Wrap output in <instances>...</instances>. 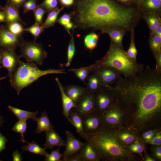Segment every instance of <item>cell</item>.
I'll use <instances>...</instances> for the list:
<instances>
[{
  "label": "cell",
  "instance_id": "4fadbf2b",
  "mask_svg": "<svg viewBox=\"0 0 161 161\" xmlns=\"http://www.w3.org/2000/svg\"><path fill=\"white\" fill-rule=\"evenodd\" d=\"M83 130L85 133L96 132L104 125L101 113L96 111L82 117Z\"/></svg>",
  "mask_w": 161,
  "mask_h": 161
},
{
  "label": "cell",
  "instance_id": "c3c4849f",
  "mask_svg": "<svg viewBox=\"0 0 161 161\" xmlns=\"http://www.w3.org/2000/svg\"><path fill=\"white\" fill-rule=\"evenodd\" d=\"M13 161H21L22 160L21 154L17 150L14 151L12 154Z\"/></svg>",
  "mask_w": 161,
  "mask_h": 161
},
{
  "label": "cell",
  "instance_id": "603a6c76",
  "mask_svg": "<svg viewBox=\"0 0 161 161\" xmlns=\"http://www.w3.org/2000/svg\"><path fill=\"white\" fill-rule=\"evenodd\" d=\"M87 80L86 88L88 91L94 94L103 86L98 76L95 72L88 76Z\"/></svg>",
  "mask_w": 161,
  "mask_h": 161
},
{
  "label": "cell",
  "instance_id": "7bdbcfd3",
  "mask_svg": "<svg viewBox=\"0 0 161 161\" xmlns=\"http://www.w3.org/2000/svg\"><path fill=\"white\" fill-rule=\"evenodd\" d=\"M146 142L153 145H160L161 144V134L160 131L157 133L153 138Z\"/></svg>",
  "mask_w": 161,
  "mask_h": 161
},
{
  "label": "cell",
  "instance_id": "7c38bea8",
  "mask_svg": "<svg viewBox=\"0 0 161 161\" xmlns=\"http://www.w3.org/2000/svg\"><path fill=\"white\" fill-rule=\"evenodd\" d=\"M93 72L96 74L103 86H112L123 76L116 69L108 66L98 68Z\"/></svg>",
  "mask_w": 161,
  "mask_h": 161
},
{
  "label": "cell",
  "instance_id": "60d3db41",
  "mask_svg": "<svg viewBox=\"0 0 161 161\" xmlns=\"http://www.w3.org/2000/svg\"><path fill=\"white\" fill-rule=\"evenodd\" d=\"M57 0H44L38 5L46 10L48 12L57 8Z\"/></svg>",
  "mask_w": 161,
  "mask_h": 161
},
{
  "label": "cell",
  "instance_id": "2e32d148",
  "mask_svg": "<svg viewBox=\"0 0 161 161\" xmlns=\"http://www.w3.org/2000/svg\"><path fill=\"white\" fill-rule=\"evenodd\" d=\"M81 161H98L101 159L96 148L86 142L79 153Z\"/></svg>",
  "mask_w": 161,
  "mask_h": 161
},
{
  "label": "cell",
  "instance_id": "4316f807",
  "mask_svg": "<svg viewBox=\"0 0 161 161\" xmlns=\"http://www.w3.org/2000/svg\"><path fill=\"white\" fill-rule=\"evenodd\" d=\"M69 118L70 122L75 127L78 134L84 133L82 126V117L76 112L72 110L70 111Z\"/></svg>",
  "mask_w": 161,
  "mask_h": 161
},
{
  "label": "cell",
  "instance_id": "b9f144b4",
  "mask_svg": "<svg viewBox=\"0 0 161 161\" xmlns=\"http://www.w3.org/2000/svg\"><path fill=\"white\" fill-rule=\"evenodd\" d=\"M129 148L131 151L139 154L142 153L144 150L143 145L138 141L131 144L129 147Z\"/></svg>",
  "mask_w": 161,
  "mask_h": 161
},
{
  "label": "cell",
  "instance_id": "be15d7a7",
  "mask_svg": "<svg viewBox=\"0 0 161 161\" xmlns=\"http://www.w3.org/2000/svg\"><path fill=\"white\" fill-rule=\"evenodd\" d=\"M136 1H137V2H140L141 1H143V0H135Z\"/></svg>",
  "mask_w": 161,
  "mask_h": 161
},
{
  "label": "cell",
  "instance_id": "9c48e42d",
  "mask_svg": "<svg viewBox=\"0 0 161 161\" xmlns=\"http://www.w3.org/2000/svg\"><path fill=\"white\" fill-rule=\"evenodd\" d=\"M73 111L81 117L95 111L94 94L87 91L85 94L75 103Z\"/></svg>",
  "mask_w": 161,
  "mask_h": 161
},
{
  "label": "cell",
  "instance_id": "4dcf8cb0",
  "mask_svg": "<svg viewBox=\"0 0 161 161\" xmlns=\"http://www.w3.org/2000/svg\"><path fill=\"white\" fill-rule=\"evenodd\" d=\"M27 127V120H19L15 124L12 128V130L19 133L21 137L20 141L23 143H28L24 139V134L25 133Z\"/></svg>",
  "mask_w": 161,
  "mask_h": 161
},
{
  "label": "cell",
  "instance_id": "ffe728a7",
  "mask_svg": "<svg viewBox=\"0 0 161 161\" xmlns=\"http://www.w3.org/2000/svg\"><path fill=\"white\" fill-rule=\"evenodd\" d=\"M36 122L37 126L35 132L36 134H40L44 131L54 130V128L51 123L45 110L41 113L39 117L36 118Z\"/></svg>",
  "mask_w": 161,
  "mask_h": 161
},
{
  "label": "cell",
  "instance_id": "cb8c5ba5",
  "mask_svg": "<svg viewBox=\"0 0 161 161\" xmlns=\"http://www.w3.org/2000/svg\"><path fill=\"white\" fill-rule=\"evenodd\" d=\"M143 4L145 8L143 14L153 13L160 16L161 4L157 0H145Z\"/></svg>",
  "mask_w": 161,
  "mask_h": 161
},
{
  "label": "cell",
  "instance_id": "e575fe53",
  "mask_svg": "<svg viewBox=\"0 0 161 161\" xmlns=\"http://www.w3.org/2000/svg\"><path fill=\"white\" fill-rule=\"evenodd\" d=\"M116 134L119 141L123 144H130L135 139V136L128 131H122Z\"/></svg>",
  "mask_w": 161,
  "mask_h": 161
},
{
  "label": "cell",
  "instance_id": "ab89813d",
  "mask_svg": "<svg viewBox=\"0 0 161 161\" xmlns=\"http://www.w3.org/2000/svg\"><path fill=\"white\" fill-rule=\"evenodd\" d=\"M35 22L42 24V20L44 15L47 11L44 8L38 5L37 7L33 11Z\"/></svg>",
  "mask_w": 161,
  "mask_h": 161
},
{
  "label": "cell",
  "instance_id": "d590c367",
  "mask_svg": "<svg viewBox=\"0 0 161 161\" xmlns=\"http://www.w3.org/2000/svg\"><path fill=\"white\" fill-rule=\"evenodd\" d=\"M71 18L70 14L65 13L57 20L56 22L63 26L67 32H69L73 26V23L71 21Z\"/></svg>",
  "mask_w": 161,
  "mask_h": 161
},
{
  "label": "cell",
  "instance_id": "ee69618b",
  "mask_svg": "<svg viewBox=\"0 0 161 161\" xmlns=\"http://www.w3.org/2000/svg\"><path fill=\"white\" fill-rule=\"evenodd\" d=\"M155 58L156 61L155 70L158 72L161 73V51Z\"/></svg>",
  "mask_w": 161,
  "mask_h": 161
},
{
  "label": "cell",
  "instance_id": "d4e9b609",
  "mask_svg": "<svg viewBox=\"0 0 161 161\" xmlns=\"http://www.w3.org/2000/svg\"><path fill=\"white\" fill-rule=\"evenodd\" d=\"M143 18L145 20L151 32L154 30L157 27L161 26V20L160 16L155 13L143 14Z\"/></svg>",
  "mask_w": 161,
  "mask_h": 161
},
{
  "label": "cell",
  "instance_id": "ac0fdd59",
  "mask_svg": "<svg viewBox=\"0 0 161 161\" xmlns=\"http://www.w3.org/2000/svg\"><path fill=\"white\" fill-rule=\"evenodd\" d=\"M19 10L14 6L6 3L2 10L5 15V22L6 24L14 22H18L25 24L19 16Z\"/></svg>",
  "mask_w": 161,
  "mask_h": 161
},
{
  "label": "cell",
  "instance_id": "836d02e7",
  "mask_svg": "<svg viewBox=\"0 0 161 161\" xmlns=\"http://www.w3.org/2000/svg\"><path fill=\"white\" fill-rule=\"evenodd\" d=\"M131 40L130 46L128 50L126 52L129 58L134 61L136 62L137 50L136 48L134 37V30L131 32Z\"/></svg>",
  "mask_w": 161,
  "mask_h": 161
},
{
  "label": "cell",
  "instance_id": "f35d334b",
  "mask_svg": "<svg viewBox=\"0 0 161 161\" xmlns=\"http://www.w3.org/2000/svg\"><path fill=\"white\" fill-rule=\"evenodd\" d=\"M61 147L54 150H52L51 153L48 154L45 157V161H62L61 158L62 157V154L60 153Z\"/></svg>",
  "mask_w": 161,
  "mask_h": 161
},
{
  "label": "cell",
  "instance_id": "6125c7cd",
  "mask_svg": "<svg viewBox=\"0 0 161 161\" xmlns=\"http://www.w3.org/2000/svg\"><path fill=\"white\" fill-rule=\"evenodd\" d=\"M3 8V7L0 5V10H2Z\"/></svg>",
  "mask_w": 161,
  "mask_h": 161
},
{
  "label": "cell",
  "instance_id": "8992f818",
  "mask_svg": "<svg viewBox=\"0 0 161 161\" xmlns=\"http://www.w3.org/2000/svg\"><path fill=\"white\" fill-rule=\"evenodd\" d=\"M20 58H25L29 62H35L39 65H42L47 56L41 44L35 41H24L20 47Z\"/></svg>",
  "mask_w": 161,
  "mask_h": 161
},
{
  "label": "cell",
  "instance_id": "30bf717a",
  "mask_svg": "<svg viewBox=\"0 0 161 161\" xmlns=\"http://www.w3.org/2000/svg\"><path fill=\"white\" fill-rule=\"evenodd\" d=\"M24 41L21 36L16 35L3 26H0V48L15 50Z\"/></svg>",
  "mask_w": 161,
  "mask_h": 161
},
{
  "label": "cell",
  "instance_id": "d6a6232c",
  "mask_svg": "<svg viewBox=\"0 0 161 161\" xmlns=\"http://www.w3.org/2000/svg\"><path fill=\"white\" fill-rule=\"evenodd\" d=\"M74 29L71 34V39L69 42L67 50V59L65 66L66 67H69L72 62L75 52V46L73 37Z\"/></svg>",
  "mask_w": 161,
  "mask_h": 161
},
{
  "label": "cell",
  "instance_id": "94428289",
  "mask_svg": "<svg viewBox=\"0 0 161 161\" xmlns=\"http://www.w3.org/2000/svg\"><path fill=\"white\" fill-rule=\"evenodd\" d=\"M1 67H2V66H1V53L0 52V70Z\"/></svg>",
  "mask_w": 161,
  "mask_h": 161
},
{
  "label": "cell",
  "instance_id": "9a60e30c",
  "mask_svg": "<svg viewBox=\"0 0 161 161\" xmlns=\"http://www.w3.org/2000/svg\"><path fill=\"white\" fill-rule=\"evenodd\" d=\"M55 80L58 84L61 94L62 103V114L70 122L69 118V113L72 109L75 107V103L65 93L64 87L59 79L56 78Z\"/></svg>",
  "mask_w": 161,
  "mask_h": 161
},
{
  "label": "cell",
  "instance_id": "52a82bcc",
  "mask_svg": "<svg viewBox=\"0 0 161 161\" xmlns=\"http://www.w3.org/2000/svg\"><path fill=\"white\" fill-rule=\"evenodd\" d=\"M94 100L96 110L100 113L112 105L115 99L110 86H102L94 94Z\"/></svg>",
  "mask_w": 161,
  "mask_h": 161
},
{
  "label": "cell",
  "instance_id": "681fc988",
  "mask_svg": "<svg viewBox=\"0 0 161 161\" xmlns=\"http://www.w3.org/2000/svg\"><path fill=\"white\" fill-rule=\"evenodd\" d=\"M37 0H31L30 5L27 10V12L33 11L37 7Z\"/></svg>",
  "mask_w": 161,
  "mask_h": 161
},
{
  "label": "cell",
  "instance_id": "3957f363",
  "mask_svg": "<svg viewBox=\"0 0 161 161\" xmlns=\"http://www.w3.org/2000/svg\"><path fill=\"white\" fill-rule=\"evenodd\" d=\"M78 134L96 148L104 160H124L131 157V154L109 127L103 126L96 132Z\"/></svg>",
  "mask_w": 161,
  "mask_h": 161
},
{
  "label": "cell",
  "instance_id": "6da1fadb",
  "mask_svg": "<svg viewBox=\"0 0 161 161\" xmlns=\"http://www.w3.org/2000/svg\"><path fill=\"white\" fill-rule=\"evenodd\" d=\"M161 74L147 65L135 76H122L112 86L116 102L135 114L137 124L143 125L160 112Z\"/></svg>",
  "mask_w": 161,
  "mask_h": 161
},
{
  "label": "cell",
  "instance_id": "f546056e",
  "mask_svg": "<svg viewBox=\"0 0 161 161\" xmlns=\"http://www.w3.org/2000/svg\"><path fill=\"white\" fill-rule=\"evenodd\" d=\"M98 35L92 32L86 36L84 42L85 47L88 49L92 50L96 47L98 40Z\"/></svg>",
  "mask_w": 161,
  "mask_h": 161
},
{
  "label": "cell",
  "instance_id": "db71d44e",
  "mask_svg": "<svg viewBox=\"0 0 161 161\" xmlns=\"http://www.w3.org/2000/svg\"><path fill=\"white\" fill-rule=\"evenodd\" d=\"M31 1V0H27L23 4L22 6L23 7L24 13L27 12V10L30 5Z\"/></svg>",
  "mask_w": 161,
  "mask_h": 161
},
{
  "label": "cell",
  "instance_id": "277c9868",
  "mask_svg": "<svg viewBox=\"0 0 161 161\" xmlns=\"http://www.w3.org/2000/svg\"><path fill=\"white\" fill-rule=\"evenodd\" d=\"M89 66L92 73L100 67H113L118 70L126 78L135 76L145 67L144 65L131 60L123 49L112 41L109 49L104 56Z\"/></svg>",
  "mask_w": 161,
  "mask_h": 161
},
{
  "label": "cell",
  "instance_id": "484cf974",
  "mask_svg": "<svg viewBox=\"0 0 161 161\" xmlns=\"http://www.w3.org/2000/svg\"><path fill=\"white\" fill-rule=\"evenodd\" d=\"M149 44L153 55L155 57L161 51V37L153 34H150Z\"/></svg>",
  "mask_w": 161,
  "mask_h": 161
},
{
  "label": "cell",
  "instance_id": "83f0119b",
  "mask_svg": "<svg viewBox=\"0 0 161 161\" xmlns=\"http://www.w3.org/2000/svg\"><path fill=\"white\" fill-rule=\"evenodd\" d=\"M28 144L22 147L23 151H28L30 153L46 157L48 154L46 151L45 149L41 147L38 144L34 141H32L30 143H28Z\"/></svg>",
  "mask_w": 161,
  "mask_h": 161
},
{
  "label": "cell",
  "instance_id": "bcb514c9",
  "mask_svg": "<svg viewBox=\"0 0 161 161\" xmlns=\"http://www.w3.org/2000/svg\"><path fill=\"white\" fill-rule=\"evenodd\" d=\"M7 141V138L0 131V154L5 149Z\"/></svg>",
  "mask_w": 161,
  "mask_h": 161
},
{
  "label": "cell",
  "instance_id": "91938a15",
  "mask_svg": "<svg viewBox=\"0 0 161 161\" xmlns=\"http://www.w3.org/2000/svg\"><path fill=\"white\" fill-rule=\"evenodd\" d=\"M119 1L123 2V3H127L128 2H129L131 0H118Z\"/></svg>",
  "mask_w": 161,
  "mask_h": 161
},
{
  "label": "cell",
  "instance_id": "7a4b0ae2",
  "mask_svg": "<svg viewBox=\"0 0 161 161\" xmlns=\"http://www.w3.org/2000/svg\"><path fill=\"white\" fill-rule=\"evenodd\" d=\"M70 14L74 28L99 30L101 33L111 29L131 32L143 16L138 10L114 0H76Z\"/></svg>",
  "mask_w": 161,
  "mask_h": 161
},
{
  "label": "cell",
  "instance_id": "f5cc1de1",
  "mask_svg": "<svg viewBox=\"0 0 161 161\" xmlns=\"http://www.w3.org/2000/svg\"><path fill=\"white\" fill-rule=\"evenodd\" d=\"M150 34H155L161 37V26L157 27L154 30L151 32Z\"/></svg>",
  "mask_w": 161,
  "mask_h": 161
},
{
  "label": "cell",
  "instance_id": "f6af8a7d",
  "mask_svg": "<svg viewBox=\"0 0 161 161\" xmlns=\"http://www.w3.org/2000/svg\"><path fill=\"white\" fill-rule=\"evenodd\" d=\"M155 135V131L150 130L144 133L143 134V137L146 142L151 139Z\"/></svg>",
  "mask_w": 161,
  "mask_h": 161
},
{
  "label": "cell",
  "instance_id": "d6986e66",
  "mask_svg": "<svg viewBox=\"0 0 161 161\" xmlns=\"http://www.w3.org/2000/svg\"><path fill=\"white\" fill-rule=\"evenodd\" d=\"M86 87L73 84L67 85L64 87L66 94L75 103L87 92Z\"/></svg>",
  "mask_w": 161,
  "mask_h": 161
},
{
  "label": "cell",
  "instance_id": "f907efd6",
  "mask_svg": "<svg viewBox=\"0 0 161 161\" xmlns=\"http://www.w3.org/2000/svg\"><path fill=\"white\" fill-rule=\"evenodd\" d=\"M61 3L65 6H69L72 5L74 2V0H59Z\"/></svg>",
  "mask_w": 161,
  "mask_h": 161
},
{
  "label": "cell",
  "instance_id": "8fae6325",
  "mask_svg": "<svg viewBox=\"0 0 161 161\" xmlns=\"http://www.w3.org/2000/svg\"><path fill=\"white\" fill-rule=\"evenodd\" d=\"M66 141L65 149L62 154V161H66L69 158L80 153L86 143H83L76 138L69 131H66Z\"/></svg>",
  "mask_w": 161,
  "mask_h": 161
},
{
  "label": "cell",
  "instance_id": "03108f58",
  "mask_svg": "<svg viewBox=\"0 0 161 161\" xmlns=\"http://www.w3.org/2000/svg\"><path fill=\"white\" fill-rule=\"evenodd\" d=\"M0 161H1L0 160Z\"/></svg>",
  "mask_w": 161,
  "mask_h": 161
},
{
  "label": "cell",
  "instance_id": "e7e4bbea",
  "mask_svg": "<svg viewBox=\"0 0 161 161\" xmlns=\"http://www.w3.org/2000/svg\"><path fill=\"white\" fill-rule=\"evenodd\" d=\"M161 4V0H157Z\"/></svg>",
  "mask_w": 161,
  "mask_h": 161
},
{
  "label": "cell",
  "instance_id": "11a10c76",
  "mask_svg": "<svg viewBox=\"0 0 161 161\" xmlns=\"http://www.w3.org/2000/svg\"><path fill=\"white\" fill-rule=\"evenodd\" d=\"M155 155L159 159H161V147L159 146L157 147L155 150Z\"/></svg>",
  "mask_w": 161,
  "mask_h": 161
},
{
  "label": "cell",
  "instance_id": "e0dca14e",
  "mask_svg": "<svg viewBox=\"0 0 161 161\" xmlns=\"http://www.w3.org/2000/svg\"><path fill=\"white\" fill-rule=\"evenodd\" d=\"M46 141L44 145L46 149L52 148L55 146H63L65 145V141L61 137L60 135L54 130H49L45 131Z\"/></svg>",
  "mask_w": 161,
  "mask_h": 161
},
{
  "label": "cell",
  "instance_id": "5bb4252c",
  "mask_svg": "<svg viewBox=\"0 0 161 161\" xmlns=\"http://www.w3.org/2000/svg\"><path fill=\"white\" fill-rule=\"evenodd\" d=\"M120 106L115 102L108 108L101 113L104 126L110 127L117 124L121 119V111Z\"/></svg>",
  "mask_w": 161,
  "mask_h": 161
},
{
  "label": "cell",
  "instance_id": "44dd1931",
  "mask_svg": "<svg viewBox=\"0 0 161 161\" xmlns=\"http://www.w3.org/2000/svg\"><path fill=\"white\" fill-rule=\"evenodd\" d=\"M125 30L121 29H111L105 31L104 33L108 34L109 36L111 41L121 48L122 46L123 38L127 32Z\"/></svg>",
  "mask_w": 161,
  "mask_h": 161
},
{
  "label": "cell",
  "instance_id": "5b68a950",
  "mask_svg": "<svg viewBox=\"0 0 161 161\" xmlns=\"http://www.w3.org/2000/svg\"><path fill=\"white\" fill-rule=\"evenodd\" d=\"M64 69H49L41 70L34 63L21 61L16 70L10 78L11 86L16 91L18 95L24 88L30 85L39 78L51 74H66Z\"/></svg>",
  "mask_w": 161,
  "mask_h": 161
},
{
  "label": "cell",
  "instance_id": "ba28073f",
  "mask_svg": "<svg viewBox=\"0 0 161 161\" xmlns=\"http://www.w3.org/2000/svg\"><path fill=\"white\" fill-rule=\"evenodd\" d=\"M2 67L7 69L8 73L6 76L1 78L2 80L7 77L9 78L18 68L21 61L20 55H18L15 50H9L0 48Z\"/></svg>",
  "mask_w": 161,
  "mask_h": 161
},
{
  "label": "cell",
  "instance_id": "8d00e7d4",
  "mask_svg": "<svg viewBox=\"0 0 161 161\" xmlns=\"http://www.w3.org/2000/svg\"><path fill=\"white\" fill-rule=\"evenodd\" d=\"M44 28L42 24L35 22L30 27L24 29V30L28 32L32 35L35 41L41 33L44 31Z\"/></svg>",
  "mask_w": 161,
  "mask_h": 161
},
{
  "label": "cell",
  "instance_id": "74e56055",
  "mask_svg": "<svg viewBox=\"0 0 161 161\" xmlns=\"http://www.w3.org/2000/svg\"><path fill=\"white\" fill-rule=\"evenodd\" d=\"M6 28L14 35L20 36L24 30L22 26L18 22H14L6 24Z\"/></svg>",
  "mask_w": 161,
  "mask_h": 161
},
{
  "label": "cell",
  "instance_id": "7402d4cb",
  "mask_svg": "<svg viewBox=\"0 0 161 161\" xmlns=\"http://www.w3.org/2000/svg\"><path fill=\"white\" fill-rule=\"evenodd\" d=\"M9 109L16 116L19 120L30 119L36 122L37 118L36 116L38 114V111L31 112L19 109L11 106H8Z\"/></svg>",
  "mask_w": 161,
  "mask_h": 161
},
{
  "label": "cell",
  "instance_id": "680465c9",
  "mask_svg": "<svg viewBox=\"0 0 161 161\" xmlns=\"http://www.w3.org/2000/svg\"><path fill=\"white\" fill-rule=\"evenodd\" d=\"M146 161H154L155 160L152 158L150 157L147 156L145 159Z\"/></svg>",
  "mask_w": 161,
  "mask_h": 161
},
{
  "label": "cell",
  "instance_id": "6f0895ef",
  "mask_svg": "<svg viewBox=\"0 0 161 161\" xmlns=\"http://www.w3.org/2000/svg\"><path fill=\"white\" fill-rule=\"evenodd\" d=\"M4 122L3 117L2 116L0 115V126H2Z\"/></svg>",
  "mask_w": 161,
  "mask_h": 161
},
{
  "label": "cell",
  "instance_id": "1f68e13d",
  "mask_svg": "<svg viewBox=\"0 0 161 161\" xmlns=\"http://www.w3.org/2000/svg\"><path fill=\"white\" fill-rule=\"evenodd\" d=\"M68 71L73 72L81 81L84 82L89 74L92 73L89 66L77 69H70Z\"/></svg>",
  "mask_w": 161,
  "mask_h": 161
},
{
  "label": "cell",
  "instance_id": "f1b7e54d",
  "mask_svg": "<svg viewBox=\"0 0 161 161\" xmlns=\"http://www.w3.org/2000/svg\"><path fill=\"white\" fill-rule=\"evenodd\" d=\"M64 8L63 7L57 8L49 12L45 21L42 24L44 28L50 27L54 25L58 14Z\"/></svg>",
  "mask_w": 161,
  "mask_h": 161
},
{
  "label": "cell",
  "instance_id": "816d5d0a",
  "mask_svg": "<svg viewBox=\"0 0 161 161\" xmlns=\"http://www.w3.org/2000/svg\"><path fill=\"white\" fill-rule=\"evenodd\" d=\"M66 161H81L79 154L69 158Z\"/></svg>",
  "mask_w": 161,
  "mask_h": 161
},
{
  "label": "cell",
  "instance_id": "7dc6e473",
  "mask_svg": "<svg viewBox=\"0 0 161 161\" xmlns=\"http://www.w3.org/2000/svg\"><path fill=\"white\" fill-rule=\"evenodd\" d=\"M27 0H7V2L20 9L24 3Z\"/></svg>",
  "mask_w": 161,
  "mask_h": 161
},
{
  "label": "cell",
  "instance_id": "9f6ffc18",
  "mask_svg": "<svg viewBox=\"0 0 161 161\" xmlns=\"http://www.w3.org/2000/svg\"><path fill=\"white\" fill-rule=\"evenodd\" d=\"M5 22V18L4 13L2 10H0V23Z\"/></svg>",
  "mask_w": 161,
  "mask_h": 161
}]
</instances>
